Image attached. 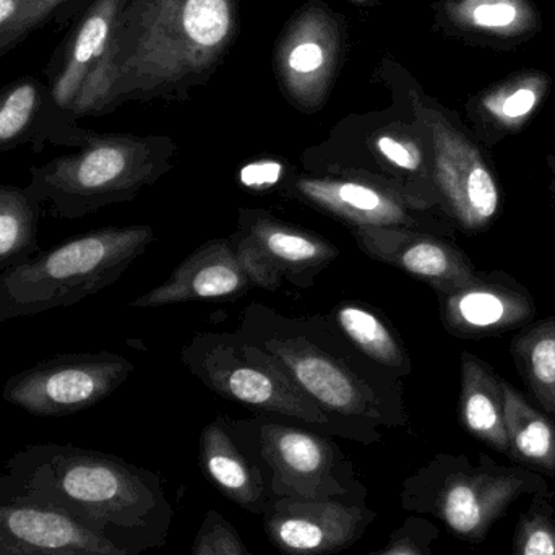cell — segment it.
<instances>
[{"label":"cell","instance_id":"17","mask_svg":"<svg viewBox=\"0 0 555 555\" xmlns=\"http://www.w3.org/2000/svg\"><path fill=\"white\" fill-rule=\"evenodd\" d=\"M359 249L416 280L426 281L437 294L450 293L478 280L468 257L442 236L408 228H354Z\"/></svg>","mask_w":555,"mask_h":555},{"label":"cell","instance_id":"15","mask_svg":"<svg viewBox=\"0 0 555 555\" xmlns=\"http://www.w3.org/2000/svg\"><path fill=\"white\" fill-rule=\"evenodd\" d=\"M263 517L267 537L283 555H333L354 546L377 514L367 504L273 498Z\"/></svg>","mask_w":555,"mask_h":555},{"label":"cell","instance_id":"22","mask_svg":"<svg viewBox=\"0 0 555 555\" xmlns=\"http://www.w3.org/2000/svg\"><path fill=\"white\" fill-rule=\"evenodd\" d=\"M124 2L126 0H96L78 26L64 68L52 87V103L61 113L72 114L81 88L109 42Z\"/></svg>","mask_w":555,"mask_h":555},{"label":"cell","instance_id":"6","mask_svg":"<svg viewBox=\"0 0 555 555\" xmlns=\"http://www.w3.org/2000/svg\"><path fill=\"white\" fill-rule=\"evenodd\" d=\"M554 499L544 476L521 466H502L488 456L473 465L466 455L440 453L404 479L401 508L434 517L447 530L478 546L520 498Z\"/></svg>","mask_w":555,"mask_h":555},{"label":"cell","instance_id":"4","mask_svg":"<svg viewBox=\"0 0 555 555\" xmlns=\"http://www.w3.org/2000/svg\"><path fill=\"white\" fill-rule=\"evenodd\" d=\"M77 152L29 168V191L55 220L126 204L165 178L178 153L171 137L83 130Z\"/></svg>","mask_w":555,"mask_h":555},{"label":"cell","instance_id":"26","mask_svg":"<svg viewBox=\"0 0 555 555\" xmlns=\"http://www.w3.org/2000/svg\"><path fill=\"white\" fill-rule=\"evenodd\" d=\"M512 351L528 387L541 406L555 416V319L521 333Z\"/></svg>","mask_w":555,"mask_h":555},{"label":"cell","instance_id":"20","mask_svg":"<svg viewBox=\"0 0 555 555\" xmlns=\"http://www.w3.org/2000/svg\"><path fill=\"white\" fill-rule=\"evenodd\" d=\"M449 332L485 336L507 332L534 315L533 299L517 286L478 278L450 293L437 294Z\"/></svg>","mask_w":555,"mask_h":555},{"label":"cell","instance_id":"12","mask_svg":"<svg viewBox=\"0 0 555 555\" xmlns=\"http://www.w3.org/2000/svg\"><path fill=\"white\" fill-rule=\"evenodd\" d=\"M230 240L254 286L270 293L284 283L310 289L339 257L325 237L259 208H241Z\"/></svg>","mask_w":555,"mask_h":555},{"label":"cell","instance_id":"18","mask_svg":"<svg viewBox=\"0 0 555 555\" xmlns=\"http://www.w3.org/2000/svg\"><path fill=\"white\" fill-rule=\"evenodd\" d=\"M254 286L230 237L211 240L195 249L178 269L153 289L129 304L135 309H156L172 304L230 299Z\"/></svg>","mask_w":555,"mask_h":555},{"label":"cell","instance_id":"34","mask_svg":"<svg viewBox=\"0 0 555 555\" xmlns=\"http://www.w3.org/2000/svg\"><path fill=\"white\" fill-rule=\"evenodd\" d=\"M64 2H67V0H31L28 7H26L25 12L20 16L18 22H16L12 36H10V41L20 38V36L41 25V23Z\"/></svg>","mask_w":555,"mask_h":555},{"label":"cell","instance_id":"9","mask_svg":"<svg viewBox=\"0 0 555 555\" xmlns=\"http://www.w3.org/2000/svg\"><path fill=\"white\" fill-rule=\"evenodd\" d=\"M247 423L272 473L273 498L367 504V488L332 437L272 414Z\"/></svg>","mask_w":555,"mask_h":555},{"label":"cell","instance_id":"10","mask_svg":"<svg viewBox=\"0 0 555 555\" xmlns=\"http://www.w3.org/2000/svg\"><path fill=\"white\" fill-rule=\"evenodd\" d=\"M411 116L430 143L434 181L446 215L468 231H481L501 207V191L479 150L429 100L410 90Z\"/></svg>","mask_w":555,"mask_h":555},{"label":"cell","instance_id":"5","mask_svg":"<svg viewBox=\"0 0 555 555\" xmlns=\"http://www.w3.org/2000/svg\"><path fill=\"white\" fill-rule=\"evenodd\" d=\"M155 241L149 224L78 234L0 273V323L75 306L113 286Z\"/></svg>","mask_w":555,"mask_h":555},{"label":"cell","instance_id":"2","mask_svg":"<svg viewBox=\"0 0 555 555\" xmlns=\"http://www.w3.org/2000/svg\"><path fill=\"white\" fill-rule=\"evenodd\" d=\"M0 502L62 512L127 553L165 546L175 521L158 473L70 443L13 453L0 473Z\"/></svg>","mask_w":555,"mask_h":555},{"label":"cell","instance_id":"29","mask_svg":"<svg viewBox=\"0 0 555 555\" xmlns=\"http://www.w3.org/2000/svg\"><path fill=\"white\" fill-rule=\"evenodd\" d=\"M191 555H254L249 553L240 531L220 512L210 508L205 514Z\"/></svg>","mask_w":555,"mask_h":555},{"label":"cell","instance_id":"8","mask_svg":"<svg viewBox=\"0 0 555 555\" xmlns=\"http://www.w3.org/2000/svg\"><path fill=\"white\" fill-rule=\"evenodd\" d=\"M181 359L205 387L227 400L341 437L332 417L237 332H197L185 343Z\"/></svg>","mask_w":555,"mask_h":555},{"label":"cell","instance_id":"28","mask_svg":"<svg viewBox=\"0 0 555 555\" xmlns=\"http://www.w3.org/2000/svg\"><path fill=\"white\" fill-rule=\"evenodd\" d=\"M553 499L531 498L515 525L512 555H555V507Z\"/></svg>","mask_w":555,"mask_h":555},{"label":"cell","instance_id":"36","mask_svg":"<svg viewBox=\"0 0 555 555\" xmlns=\"http://www.w3.org/2000/svg\"><path fill=\"white\" fill-rule=\"evenodd\" d=\"M22 555H142L139 553H117V554H111V553H94V551H83V550H77V551H54V553H31V554H22Z\"/></svg>","mask_w":555,"mask_h":555},{"label":"cell","instance_id":"24","mask_svg":"<svg viewBox=\"0 0 555 555\" xmlns=\"http://www.w3.org/2000/svg\"><path fill=\"white\" fill-rule=\"evenodd\" d=\"M508 459L521 468L555 479V424L504 382Z\"/></svg>","mask_w":555,"mask_h":555},{"label":"cell","instance_id":"11","mask_svg":"<svg viewBox=\"0 0 555 555\" xmlns=\"http://www.w3.org/2000/svg\"><path fill=\"white\" fill-rule=\"evenodd\" d=\"M133 369V362L116 352L57 354L12 375L2 398L31 416H70L111 397Z\"/></svg>","mask_w":555,"mask_h":555},{"label":"cell","instance_id":"14","mask_svg":"<svg viewBox=\"0 0 555 555\" xmlns=\"http://www.w3.org/2000/svg\"><path fill=\"white\" fill-rule=\"evenodd\" d=\"M345 44V20L322 0H309L284 26L273 67L281 91L300 113H317L325 106Z\"/></svg>","mask_w":555,"mask_h":555},{"label":"cell","instance_id":"25","mask_svg":"<svg viewBox=\"0 0 555 555\" xmlns=\"http://www.w3.org/2000/svg\"><path fill=\"white\" fill-rule=\"evenodd\" d=\"M44 215L28 185L0 184V273L41 253L39 224Z\"/></svg>","mask_w":555,"mask_h":555},{"label":"cell","instance_id":"16","mask_svg":"<svg viewBox=\"0 0 555 555\" xmlns=\"http://www.w3.org/2000/svg\"><path fill=\"white\" fill-rule=\"evenodd\" d=\"M202 473L237 507L263 515L272 501V473L247 420L217 417L202 430Z\"/></svg>","mask_w":555,"mask_h":555},{"label":"cell","instance_id":"13","mask_svg":"<svg viewBox=\"0 0 555 555\" xmlns=\"http://www.w3.org/2000/svg\"><path fill=\"white\" fill-rule=\"evenodd\" d=\"M281 194L354 228H408L439 236L436 207L351 172L287 176Z\"/></svg>","mask_w":555,"mask_h":555},{"label":"cell","instance_id":"30","mask_svg":"<svg viewBox=\"0 0 555 555\" xmlns=\"http://www.w3.org/2000/svg\"><path fill=\"white\" fill-rule=\"evenodd\" d=\"M440 538L439 528L423 515H411L391 531L384 550L367 555H433V547Z\"/></svg>","mask_w":555,"mask_h":555},{"label":"cell","instance_id":"21","mask_svg":"<svg viewBox=\"0 0 555 555\" xmlns=\"http://www.w3.org/2000/svg\"><path fill=\"white\" fill-rule=\"evenodd\" d=\"M460 421L469 436L508 456L504 380L469 352L462 356Z\"/></svg>","mask_w":555,"mask_h":555},{"label":"cell","instance_id":"3","mask_svg":"<svg viewBox=\"0 0 555 555\" xmlns=\"http://www.w3.org/2000/svg\"><path fill=\"white\" fill-rule=\"evenodd\" d=\"M338 426L343 439L372 446L378 427H403L401 378L362 356L326 315L293 317L263 302L244 309L236 330Z\"/></svg>","mask_w":555,"mask_h":555},{"label":"cell","instance_id":"32","mask_svg":"<svg viewBox=\"0 0 555 555\" xmlns=\"http://www.w3.org/2000/svg\"><path fill=\"white\" fill-rule=\"evenodd\" d=\"M538 94L537 91L531 88L524 87L515 90L514 93L508 96L501 98V100L494 101L489 104L492 113L504 120V122L514 124L524 120L531 111L537 107Z\"/></svg>","mask_w":555,"mask_h":555},{"label":"cell","instance_id":"27","mask_svg":"<svg viewBox=\"0 0 555 555\" xmlns=\"http://www.w3.org/2000/svg\"><path fill=\"white\" fill-rule=\"evenodd\" d=\"M42 94L35 81H18L0 91V152L31 143L41 122Z\"/></svg>","mask_w":555,"mask_h":555},{"label":"cell","instance_id":"35","mask_svg":"<svg viewBox=\"0 0 555 555\" xmlns=\"http://www.w3.org/2000/svg\"><path fill=\"white\" fill-rule=\"evenodd\" d=\"M31 0H0V44L10 42L13 28Z\"/></svg>","mask_w":555,"mask_h":555},{"label":"cell","instance_id":"23","mask_svg":"<svg viewBox=\"0 0 555 555\" xmlns=\"http://www.w3.org/2000/svg\"><path fill=\"white\" fill-rule=\"evenodd\" d=\"M326 317L369 361L400 378L411 374V359L403 341L377 310L367 304L345 300Z\"/></svg>","mask_w":555,"mask_h":555},{"label":"cell","instance_id":"31","mask_svg":"<svg viewBox=\"0 0 555 555\" xmlns=\"http://www.w3.org/2000/svg\"><path fill=\"white\" fill-rule=\"evenodd\" d=\"M283 163L278 159H260L250 163L241 171V184L253 191H269V189L281 188L286 181Z\"/></svg>","mask_w":555,"mask_h":555},{"label":"cell","instance_id":"33","mask_svg":"<svg viewBox=\"0 0 555 555\" xmlns=\"http://www.w3.org/2000/svg\"><path fill=\"white\" fill-rule=\"evenodd\" d=\"M469 16L482 28H505L517 20L518 10L508 0H482L472 7Z\"/></svg>","mask_w":555,"mask_h":555},{"label":"cell","instance_id":"19","mask_svg":"<svg viewBox=\"0 0 555 555\" xmlns=\"http://www.w3.org/2000/svg\"><path fill=\"white\" fill-rule=\"evenodd\" d=\"M72 550L127 553L62 512L39 505L0 502V555Z\"/></svg>","mask_w":555,"mask_h":555},{"label":"cell","instance_id":"7","mask_svg":"<svg viewBox=\"0 0 555 555\" xmlns=\"http://www.w3.org/2000/svg\"><path fill=\"white\" fill-rule=\"evenodd\" d=\"M300 162L304 172H351L443 211L429 139L414 117L410 122L388 113L349 117L328 139L307 149Z\"/></svg>","mask_w":555,"mask_h":555},{"label":"cell","instance_id":"37","mask_svg":"<svg viewBox=\"0 0 555 555\" xmlns=\"http://www.w3.org/2000/svg\"><path fill=\"white\" fill-rule=\"evenodd\" d=\"M349 2L358 3V5H374L378 0H349Z\"/></svg>","mask_w":555,"mask_h":555},{"label":"cell","instance_id":"1","mask_svg":"<svg viewBox=\"0 0 555 555\" xmlns=\"http://www.w3.org/2000/svg\"><path fill=\"white\" fill-rule=\"evenodd\" d=\"M241 29V0H126L72 116L127 101H184L210 80Z\"/></svg>","mask_w":555,"mask_h":555}]
</instances>
